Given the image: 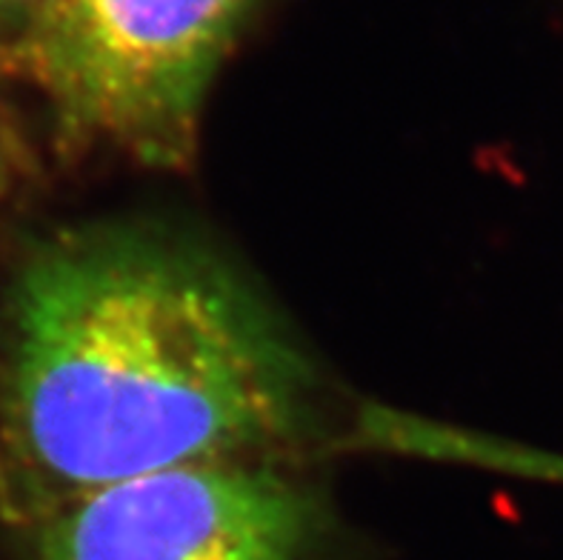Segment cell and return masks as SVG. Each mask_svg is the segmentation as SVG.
Wrapping results in <instances>:
<instances>
[{
    "label": "cell",
    "instance_id": "6da1fadb",
    "mask_svg": "<svg viewBox=\"0 0 563 560\" xmlns=\"http://www.w3.org/2000/svg\"><path fill=\"white\" fill-rule=\"evenodd\" d=\"M0 377V477L29 524L155 472L272 461L318 420L314 370L203 243L103 223L18 277Z\"/></svg>",
    "mask_w": 563,
    "mask_h": 560
},
{
    "label": "cell",
    "instance_id": "7a4b0ae2",
    "mask_svg": "<svg viewBox=\"0 0 563 560\" xmlns=\"http://www.w3.org/2000/svg\"><path fill=\"white\" fill-rule=\"evenodd\" d=\"M255 0H57L35 75L64 135L150 169H186L223 57Z\"/></svg>",
    "mask_w": 563,
    "mask_h": 560
},
{
    "label": "cell",
    "instance_id": "3957f363",
    "mask_svg": "<svg viewBox=\"0 0 563 560\" xmlns=\"http://www.w3.org/2000/svg\"><path fill=\"white\" fill-rule=\"evenodd\" d=\"M26 526V560H318L327 509L272 461L155 472L89 492Z\"/></svg>",
    "mask_w": 563,
    "mask_h": 560
},
{
    "label": "cell",
    "instance_id": "277c9868",
    "mask_svg": "<svg viewBox=\"0 0 563 560\" xmlns=\"http://www.w3.org/2000/svg\"><path fill=\"white\" fill-rule=\"evenodd\" d=\"M57 0H0V61L26 72Z\"/></svg>",
    "mask_w": 563,
    "mask_h": 560
}]
</instances>
